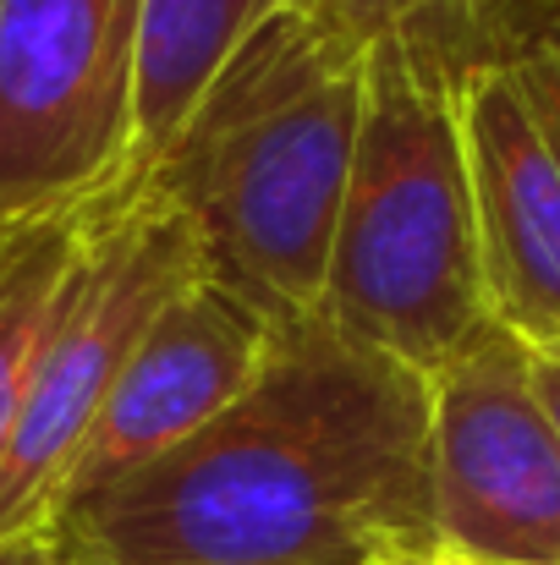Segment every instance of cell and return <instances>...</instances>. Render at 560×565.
Wrapping results in <instances>:
<instances>
[{
    "mask_svg": "<svg viewBox=\"0 0 560 565\" xmlns=\"http://www.w3.org/2000/svg\"><path fill=\"white\" fill-rule=\"evenodd\" d=\"M462 138L489 319L528 347L560 341V154L506 61L462 77Z\"/></svg>",
    "mask_w": 560,
    "mask_h": 565,
    "instance_id": "obj_8",
    "label": "cell"
},
{
    "mask_svg": "<svg viewBox=\"0 0 560 565\" xmlns=\"http://www.w3.org/2000/svg\"><path fill=\"white\" fill-rule=\"evenodd\" d=\"M319 319L434 374L484 319V258L462 138V72L379 39L330 236Z\"/></svg>",
    "mask_w": 560,
    "mask_h": 565,
    "instance_id": "obj_3",
    "label": "cell"
},
{
    "mask_svg": "<svg viewBox=\"0 0 560 565\" xmlns=\"http://www.w3.org/2000/svg\"><path fill=\"white\" fill-rule=\"evenodd\" d=\"M369 44L286 0L144 166L203 242L209 275L281 324L319 313L363 121Z\"/></svg>",
    "mask_w": 560,
    "mask_h": 565,
    "instance_id": "obj_2",
    "label": "cell"
},
{
    "mask_svg": "<svg viewBox=\"0 0 560 565\" xmlns=\"http://www.w3.org/2000/svg\"><path fill=\"white\" fill-rule=\"evenodd\" d=\"M286 0H138V171Z\"/></svg>",
    "mask_w": 560,
    "mask_h": 565,
    "instance_id": "obj_9",
    "label": "cell"
},
{
    "mask_svg": "<svg viewBox=\"0 0 560 565\" xmlns=\"http://www.w3.org/2000/svg\"><path fill=\"white\" fill-rule=\"evenodd\" d=\"M506 66L517 72V83H522V94H528V105H533L545 138L556 143V154H560V17L517 61H506Z\"/></svg>",
    "mask_w": 560,
    "mask_h": 565,
    "instance_id": "obj_12",
    "label": "cell"
},
{
    "mask_svg": "<svg viewBox=\"0 0 560 565\" xmlns=\"http://www.w3.org/2000/svg\"><path fill=\"white\" fill-rule=\"evenodd\" d=\"M528 379H533V395H539L550 428L560 434V341L528 347Z\"/></svg>",
    "mask_w": 560,
    "mask_h": 565,
    "instance_id": "obj_13",
    "label": "cell"
},
{
    "mask_svg": "<svg viewBox=\"0 0 560 565\" xmlns=\"http://www.w3.org/2000/svg\"><path fill=\"white\" fill-rule=\"evenodd\" d=\"M275 335L281 319L236 286H225L220 275L203 269L198 280H187L155 313V324L144 330L127 369L110 384L105 406L94 412L61 483V505L160 461L203 423H214L264 369Z\"/></svg>",
    "mask_w": 560,
    "mask_h": 565,
    "instance_id": "obj_7",
    "label": "cell"
},
{
    "mask_svg": "<svg viewBox=\"0 0 560 565\" xmlns=\"http://www.w3.org/2000/svg\"><path fill=\"white\" fill-rule=\"evenodd\" d=\"M369 565H478V561H467V555L445 550L440 539H423V544H395V550L373 555Z\"/></svg>",
    "mask_w": 560,
    "mask_h": 565,
    "instance_id": "obj_14",
    "label": "cell"
},
{
    "mask_svg": "<svg viewBox=\"0 0 560 565\" xmlns=\"http://www.w3.org/2000/svg\"><path fill=\"white\" fill-rule=\"evenodd\" d=\"M434 539L478 565H560V434L528 341L484 319L429 374Z\"/></svg>",
    "mask_w": 560,
    "mask_h": 565,
    "instance_id": "obj_6",
    "label": "cell"
},
{
    "mask_svg": "<svg viewBox=\"0 0 560 565\" xmlns=\"http://www.w3.org/2000/svg\"><path fill=\"white\" fill-rule=\"evenodd\" d=\"M352 39H395L451 72H478L517 61L550 22L560 0H297Z\"/></svg>",
    "mask_w": 560,
    "mask_h": 565,
    "instance_id": "obj_10",
    "label": "cell"
},
{
    "mask_svg": "<svg viewBox=\"0 0 560 565\" xmlns=\"http://www.w3.org/2000/svg\"><path fill=\"white\" fill-rule=\"evenodd\" d=\"M203 269L192 220L144 171L99 203L0 450V544L50 533L94 412L155 313Z\"/></svg>",
    "mask_w": 560,
    "mask_h": 565,
    "instance_id": "obj_4",
    "label": "cell"
},
{
    "mask_svg": "<svg viewBox=\"0 0 560 565\" xmlns=\"http://www.w3.org/2000/svg\"><path fill=\"white\" fill-rule=\"evenodd\" d=\"M66 565H369L434 539L429 374L319 313L160 461L55 511Z\"/></svg>",
    "mask_w": 560,
    "mask_h": 565,
    "instance_id": "obj_1",
    "label": "cell"
},
{
    "mask_svg": "<svg viewBox=\"0 0 560 565\" xmlns=\"http://www.w3.org/2000/svg\"><path fill=\"white\" fill-rule=\"evenodd\" d=\"M138 177V0H0V220Z\"/></svg>",
    "mask_w": 560,
    "mask_h": 565,
    "instance_id": "obj_5",
    "label": "cell"
},
{
    "mask_svg": "<svg viewBox=\"0 0 560 565\" xmlns=\"http://www.w3.org/2000/svg\"><path fill=\"white\" fill-rule=\"evenodd\" d=\"M105 198L33 214V220H0V450L17 423L28 374L55 319V302L66 291V275L77 264V247Z\"/></svg>",
    "mask_w": 560,
    "mask_h": 565,
    "instance_id": "obj_11",
    "label": "cell"
},
{
    "mask_svg": "<svg viewBox=\"0 0 560 565\" xmlns=\"http://www.w3.org/2000/svg\"><path fill=\"white\" fill-rule=\"evenodd\" d=\"M0 565H66V555L50 533H28V539L0 544Z\"/></svg>",
    "mask_w": 560,
    "mask_h": 565,
    "instance_id": "obj_15",
    "label": "cell"
}]
</instances>
